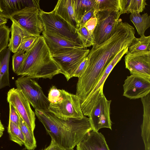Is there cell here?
I'll return each instance as SVG.
<instances>
[{"instance_id": "1", "label": "cell", "mask_w": 150, "mask_h": 150, "mask_svg": "<svg viewBox=\"0 0 150 150\" xmlns=\"http://www.w3.org/2000/svg\"><path fill=\"white\" fill-rule=\"evenodd\" d=\"M35 113L55 144L64 149L74 148L85 135L93 130L89 118L64 120L48 110H35Z\"/></svg>"}, {"instance_id": "2", "label": "cell", "mask_w": 150, "mask_h": 150, "mask_svg": "<svg viewBox=\"0 0 150 150\" xmlns=\"http://www.w3.org/2000/svg\"><path fill=\"white\" fill-rule=\"evenodd\" d=\"M25 54L23 61L16 74L17 75L51 79L61 74L42 35L38 37L32 47Z\"/></svg>"}, {"instance_id": "3", "label": "cell", "mask_w": 150, "mask_h": 150, "mask_svg": "<svg viewBox=\"0 0 150 150\" xmlns=\"http://www.w3.org/2000/svg\"><path fill=\"white\" fill-rule=\"evenodd\" d=\"M90 50L83 48H68L51 54L56 63L68 81L73 75L80 64L88 55Z\"/></svg>"}, {"instance_id": "4", "label": "cell", "mask_w": 150, "mask_h": 150, "mask_svg": "<svg viewBox=\"0 0 150 150\" xmlns=\"http://www.w3.org/2000/svg\"><path fill=\"white\" fill-rule=\"evenodd\" d=\"M40 16L44 30L51 32L82 45L78 37L77 29L56 14L53 10L48 12L40 9Z\"/></svg>"}, {"instance_id": "5", "label": "cell", "mask_w": 150, "mask_h": 150, "mask_svg": "<svg viewBox=\"0 0 150 150\" xmlns=\"http://www.w3.org/2000/svg\"><path fill=\"white\" fill-rule=\"evenodd\" d=\"M39 6H27L13 14L10 19L29 35L38 37L44 30Z\"/></svg>"}, {"instance_id": "6", "label": "cell", "mask_w": 150, "mask_h": 150, "mask_svg": "<svg viewBox=\"0 0 150 150\" xmlns=\"http://www.w3.org/2000/svg\"><path fill=\"white\" fill-rule=\"evenodd\" d=\"M15 84L35 110H48L50 103L41 86L33 79L21 76L15 80Z\"/></svg>"}, {"instance_id": "7", "label": "cell", "mask_w": 150, "mask_h": 150, "mask_svg": "<svg viewBox=\"0 0 150 150\" xmlns=\"http://www.w3.org/2000/svg\"><path fill=\"white\" fill-rule=\"evenodd\" d=\"M60 91L62 100L57 104L50 103L48 110L58 117L63 120L83 119L84 115L81 109L79 97L63 89H60Z\"/></svg>"}, {"instance_id": "8", "label": "cell", "mask_w": 150, "mask_h": 150, "mask_svg": "<svg viewBox=\"0 0 150 150\" xmlns=\"http://www.w3.org/2000/svg\"><path fill=\"white\" fill-rule=\"evenodd\" d=\"M97 24L93 35V47L102 43L111 38L114 34L120 15L119 12L108 11H96Z\"/></svg>"}, {"instance_id": "9", "label": "cell", "mask_w": 150, "mask_h": 150, "mask_svg": "<svg viewBox=\"0 0 150 150\" xmlns=\"http://www.w3.org/2000/svg\"><path fill=\"white\" fill-rule=\"evenodd\" d=\"M128 48L121 50L113 57L105 68L96 86L86 98L81 102V109L84 115L89 116L98 100L104 95L103 87L106 80L116 65L128 52Z\"/></svg>"}, {"instance_id": "10", "label": "cell", "mask_w": 150, "mask_h": 150, "mask_svg": "<svg viewBox=\"0 0 150 150\" xmlns=\"http://www.w3.org/2000/svg\"><path fill=\"white\" fill-rule=\"evenodd\" d=\"M7 100L9 103L14 107L28 126L34 132L35 127V114L22 91L17 88L11 89L8 92Z\"/></svg>"}, {"instance_id": "11", "label": "cell", "mask_w": 150, "mask_h": 150, "mask_svg": "<svg viewBox=\"0 0 150 150\" xmlns=\"http://www.w3.org/2000/svg\"><path fill=\"white\" fill-rule=\"evenodd\" d=\"M126 68L131 74L150 79V51L128 52L125 57Z\"/></svg>"}, {"instance_id": "12", "label": "cell", "mask_w": 150, "mask_h": 150, "mask_svg": "<svg viewBox=\"0 0 150 150\" xmlns=\"http://www.w3.org/2000/svg\"><path fill=\"white\" fill-rule=\"evenodd\" d=\"M111 100H108L104 94L98 100L89 116L93 130L98 132L103 128H111L110 118Z\"/></svg>"}, {"instance_id": "13", "label": "cell", "mask_w": 150, "mask_h": 150, "mask_svg": "<svg viewBox=\"0 0 150 150\" xmlns=\"http://www.w3.org/2000/svg\"><path fill=\"white\" fill-rule=\"evenodd\" d=\"M123 86V95L130 99L141 98L150 93V79L140 76H127Z\"/></svg>"}, {"instance_id": "14", "label": "cell", "mask_w": 150, "mask_h": 150, "mask_svg": "<svg viewBox=\"0 0 150 150\" xmlns=\"http://www.w3.org/2000/svg\"><path fill=\"white\" fill-rule=\"evenodd\" d=\"M77 150H110L103 135L91 130L76 145Z\"/></svg>"}, {"instance_id": "15", "label": "cell", "mask_w": 150, "mask_h": 150, "mask_svg": "<svg viewBox=\"0 0 150 150\" xmlns=\"http://www.w3.org/2000/svg\"><path fill=\"white\" fill-rule=\"evenodd\" d=\"M42 35L51 54L66 48H84L82 45L50 32L44 30Z\"/></svg>"}, {"instance_id": "16", "label": "cell", "mask_w": 150, "mask_h": 150, "mask_svg": "<svg viewBox=\"0 0 150 150\" xmlns=\"http://www.w3.org/2000/svg\"><path fill=\"white\" fill-rule=\"evenodd\" d=\"M141 100L143 108L141 136L144 144L145 150H150V94L141 98Z\"/></svg>"}, {"instance_id": "17", "label": "cell", "mask_w": 150, "mask_h": 150, "mask_svg": "<svg viewBox=\"0 0 150 150\" xmlns=\"http://www.w3.org/2000/svg\"><path fill=\"white\" fill-rule=\"evenodd\" d=\"M33 5V0H0V15L10 19L11 15L14 13Z\"/></svg>"}, {"instance_id": "18", "label": "cell", "mask_w": 150, "mask_h": 150, "mask_svg": "<svg viewBox=\"0 0 150 150\" xmlns=\"http://www.w3.org/2000/svg\"><path fill=\"white\" fill-rule=\"evenodd\" d=\"M74 4V0H59L53 10L56 14L76 28Z\"/></svg>"}, {"instance_id": "19", "label": "cell", "mask_w": 150, "mask_h": 150, "mask_svg": "<svg viewBox=\"0 0 150 150\" xmlns=\"http://www.w3.org/2000/svg\"><path fill=\"white\" fill-rule=\"evenodd\" d=\"M11 52L7 47L0 53V89L10 86L8 68Z\"/></svg>"}, {"instance_id": "20", "label": "cell", "mask_w": 150, "mask_h": 150, "mask_svg": "<svg viewBox=\"0 0 150 150\" xmlns=\"http://www.w3.org/2000/svg\"><path fill=\"white\" fill-rule=\"evenodd\" d=\"M10 29L11 37L8 47L14 53L18 50L24 38L30 35L13 21H12Z\"/></svg>"}, {"instance_id": "21", "label": "cell", "mask_w": 150, "mask_h": 150, "mask_svg": "<svg viewBox=\"0 0 150 150\" xmlns=\"http://www.w3.org/2000/svg\"><path fill=\"white\" fill-rule=\"evenodd\" d=\"M146 0H120V13H140L147 5Z\"/></svg>"}, {"instance_id": "22", "label": "cell", "mask_w": 150, "mask_h": 150, "mask_svg": "<svg viewBox=\"0 0 150 150\" xmlns=\"http://www.w3.org/2000/svg\"><path fill=\"white\" fill-rule=\"evenodd\" d=\"M130 19L138 34L141 36L144 35L145 31L150 27V16L147 13L142 15L139 13H131Z\"/></svg>"}, {"instance_id": "23", "label": "cell", "mask_w": 150, "mask_h": 150, "mask_svg": "<svg viewBox=\"0 0 150 150\" xmlns=\"http://www.w3.org/2000/svg\"><path fill=\"white\" fill-rule=\"evenodd\" d=\"M95 0H74V10L77 24L83 16L94 7Z\"/></svg>"}, {"instance_id": "24", "label": "cell", "mask_w": 150, "mask_h": 150, "mask_svg": "<svg viewBox=\"0 0 150 150\" xmlns=\"http://www.w3.org/2000/svg\"><path fill=\"white\" fill-rule=\"evenodd\" d=\"M19 126L25 138L24 145L25 148L28 150H34L37 145L33 131L30 129L20 117Z\"/></svg>"}, {"instance_id": "25", "label": "cell", "mask_w": 150, "mask_h": 150, "mask_svg": "<svg viewBox=\"0 0 150 150\" xmlns=\"http://www.w3.org/2000/svg\"><path fill=\"white\" fill-rule=\"evenodd\" d=\"M144 51H150V36L135 37L128 48V52L131 53Z\"/></svg>"}, {"instance_id": "26", "label": "cell", "mask_w": 150, "mask_h": 150, "mask_svg": "<svg viewBox=\"0 0 150 150\" xmlns=\"http://www.w3.org/2000/svg\"><path fill=\"white\" fill-rule=\"evenodd\" d=\"M8 132L11 141L17 143L21 146L24 145L25 138L19 126L9 120Z\"/></svg>"}, {"instance_id": "27", "label": "cell", "mask_w": 150, "mask_h": 150, "mask_svg": "<svg viewBox=\"0 0 150 150\" xmlns=\"http://www.w3.org/2000/svg\"><path fill=\"white\" fill-rule=\"evenodd\" d=\"M94 8L96 11L119 12L120 0H95Z\"/></svg>"}, {"instance_id": "28", "label": "cell", "mask_w": 150, "mask_h": 150, "mask_svg": "<svg viewBox=\"0 0 150 150\" xmlns=\"http://www.w3.org/2000/svg\"><path fill=\"white\" fill-rule=\"evenodd\" d=\"M77 33L79 38L84 48L93 45L94 39L93 35L84 26L77 29Z\"/></svg>"}, {"instance_id": "29", "label": "cell", "mask_w": 150, "mask_h": 150, "mask_svg": "<svg viewBox=\"0 0 150 150\" xmlns=\"http://www.w3.org/2000/svg\"><path fill=\"white\" fill-rule=\"evenodd\" d=\"M10 32V28L6 25L0 27V53L8 47Z\"/></svg>"}, {"instance_id": "30", "label": "cell", "mask_w": 150, "mask_h": 150, "mask_svg": "<svg viewBox=\"0 0 150 150\" xmlns=\"http://www.w3.org/2000/svg\"><path fill=\"white\" fill-rule=\"evenodd\" d=\"M25 53V52L22 50H18L14 53L12 56V69L13 72L16 74L23 61Z\"/></svg>"}, {"instance_id": "31", "label": "cell", "mask_w": 150, "mask_h": 150, "mask_svg": "<svg viewBox=\"0 0 150 150\" xmlns=\"http://www.w3.org/2000/svg\"><path fill=\"white\" fill-rule=\"evenodd\" d=\"M50 103L57 104L60 102L62 99L60 89L55 86H52L50 89L47 97Z\"/></svg>"}, {"instance_id": "32", "label": "cell", "mask_w": 150, "mask_h": 150, "mask_svg": "<svg viewBox=\"0 0 150 150\" xmlns=\"http://www.w3.org/2000/svg\"><path fill=\"white\" fill-rule=\"evenodd\" d=\"M38 38L34 36H28L25 37L23 40L17 51L22 50L24 52L28 51L33 46Z\"/></svg>"}, {"instance_id": "33", "label": "cell", "mask_w": 150, "mask_h": 150, "mask_svg": "<svg viewBox=\"0 0 150 150\" xmlns=\"http://www.w3.org/2000/svg\"><path fill=\"white\" fill-rule=\"evenodd\" d=\"M96 12V11L93 7L84 15L79 22L77 29L84 26L85 24L88 21L95 15Z\"/></svg>"}, {"instance_id": "34", "label": "cell", "mask_w": 150, "mask_h": 150, "mask_svg": "<svg viewBox=\"0 0 150 150\" xmlns=\"http://www.w3.org/2000/svg\"><path fill=\"white\" fill-rule=\"evenodd\" d=\"M88 64V59L86 57L82 62L76 70L73 77L81 76L86 71Z\"/></svg>"}, {"instance_id": "35", "label": "cell", "mask_w": 150, "mask_h": 150, "mask_svg": "<svg viewBox=\"0 0 150 150\" xmlns=\"http://www.w3.org/2000/svg\"><path fill=\"white\" fill-rule=\"evenodd\" d=\"M9 120L15 124L19 126L20 116L14 107L9 103Z\"/></svg>"}, {"instance_id": "36", "label": "cell", "mask_w": 150, "mask_h": 150, "mask_svg": "<svg viewBox=\"0 0 150 150\" xmlns=\"http://www.w3.org/2000/svg\"><path fill=\"white\" fill-rule=\"evenodd\" d=\"M97 19L95 15L88 21L84 25L88 31L92 35L97 24Z\"/></svg>"}, {"instance_id": "37", "label": "cell", "mask_w": 150, "mask_h": 150, "mask_svg": "<svg viewBox=\"0 0 150 150\" xmlns=\"http://www.w3.org/2000/svg\"><path fill=\"white\" fill-rule=\"evenodd\" d=\"M8 19L0 15V27L5 25L7 23Z\"/></svg>"}, {"instance_id": "38", "label": "cell", "mask_w": 150, "mask_h": 150, "mask_svg": "<svg viewBox=\"0 0 150 150\" xmlns=\"http://www.w3.org/2000/svg\"><path fill=\"white\" fill-rule=\"evenodd\" d=\"M4 130V127L1 123L0 119V138L1 137L3 134V132Z\"/></svg>"}, {"instance_id": "39", "label": "cell", "mask_w": 150, "mask_h": 150, "mask_svg": "<svg viewBox=\"0 0 150 150\" xmlns=\"http://www.w3.org/2000/svg\"><path fill=\"white\" fill-rule=\"evenodd\" d=\"M55 143L54 141L52 140L51 142L50 145L47 147L45 148L43 150H50V149L54 145Z\"/></svg>"}, {"instance_id": "40", "label": "cell", "mask_w": 150, "mask_h": 150, "mask_svg": "<svg viewBox=\"0 0 150 150\" xmlns=\"http://www.w3.org/2000/svg\"><path fill=\"white\" fill-rule=\"evenodd\" d=\"M64 150H74L73 148H69L64 149Z\"/></svg>"}, {"instance_id": "41", "label": "cell", "mask_w": 150, "mask_h": 150, "mask_svg": "<svg viewBox=\"0 0 150 150\" xmlns=\"http://www.w3.org/2000/svg\"><path fill=\"white\" fill-rule=\"evenodd\" d=\"M21 150H26V149L25 148H23Z\"/></svg>"}, {"instance_id": "42", "label": "cell", "mask_w": 150, "mask_h": 150, "mask_svg": "<svg viewBox=\"0 0 150 150\" xmlns=\"http://www.w3.org/2000/svg\"><path fill=\"white\" fill-rule=\"evenodd\" d=\"M64 150V149H62V150Z\"/></svg>"}]
</instances>
